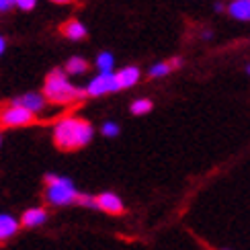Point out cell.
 Instances as JSON below:
<instances>
[{
    "mask_svg": "<svg viewBox=\"0 0 250 250\" xmlns=\"http://www.w3.org/2000/svg\"><path fill=\"white\" fill-rule=\"evenodd\" d=\"M95 129L84 119L78 117H66L56 123L54 127V142L60 150H78L90 144Z\"/></svg>",
    "mask_w": 250,
    "mask_h": 250,
    "instance_id": "1",
    "label": "cell"
},
{
    "mask_svg": "<svg viewBox=\"0 0 250 250\" xmlns=\"http://www.w3.org/2000/svg\"><path fill=\"white\" fill-rule=\"evenodd\" d=\"M86 90L76 88L72 82L66 78V72L64 70H51L47 78H45V86H43V97L49 103H58V105H66V103H72L80 99Z\"/></svg>",
    "mask_w": 250,
    "mask_h": 250,
    "instance_id": "2",
    "label": "cell"
},
{
    "mask_svg": "<svg viewBox=\"0 0 250 250\" xmlns=\"http://www.w3.org/2000/svg\"><path fill=\"white\" fill-rule=\"evenodd\" d=\"M45 183H47V189H45V199L47 203L56 205V207H64V205H72V203H78V189L76 185L72 183L68 176H60V174H45Z\"/></svg>",
    "mask_w": 250,
    "mask_h": 250,
    "instance_id": "3",
    "label": "cell"
},
{
    "mask_svg": "<svg viewBox=\"0 0 250 250\" xmlns=\"http://www.w3.org/2000/svg\"><path fill=\"white\" fill-rule=\"evenodd\" d=\"M117 90H121L117 74H113V72H101L97 78H92L88 82L86 95H90V97H103V95H107V92H117Z\"/></svg>",
    "mask_w": 250,
    "mask_h": 250,
    "instance_id": "4",
    "label": "cell"
},
{
    "mask_svg": "<svg viewBox=\"0 0 250 250\" xmlns=\"http://www.w3.org/2000/svg\"><path fill=\"white\" fill-rule=\"evenodd\" d=\"M31 121H33V113L19 105H10L0 113V123L6 127H21V125H27Z\"/></svg>",
    "mask_w": 250,
    "mask_h": 250,
    "instance_id": "5",
    "label": "cell"
},
{
    "mask_svg": "<svg viewBox=\"0 0 250 250\" xmlns=\"http://www.w3.org/2000/svg\"><path fill=\"white\" fill-rule=\"evenodd\" d=\"M45 97L43 95H37V92H27V95H21L13 101V105H19V107H23L27 111H31L35 115V113L39 111H43L45 109Z\"/></svg>",
    "mask_w": 250,
    "mask_h": 250,
    "instance_id": "6",
    "label": "cell"
},
{
    "mask_svg": "<svg viewBox=\"0 0 250 250\" xmlns=\"http://www.w3.org/2000/svg\"><path fill=\"white\" fill-rule=\"evenodd\" d=\"M97 205H99V209L107 211V213H121L123 211L121 197L115 195V193H109V191L97 195Z\"/></svg>",
    "mask_w": 250,
    "mask_h": 250,
    "instance_id": "7",
    "label": "cell"
},
{
    "mask_svg": "<svg viewBox=\"0 0 250 250\" xmlns=\"http://www.w3.org/2000/svg\"><path fill=\"white\" fill-rule=\"evenodd\" d=\"M47 222V211L43 207H31L23 215H21V226L25 228H37Z\"/></svg>",
    "mask_w": 250,
    "mask_h": 250,
    "instance_id": "8",
    "label": "cell"
},
{
    "mask_svg": "<svg viewBox=\"0 0 250 250\" xmlns=\"http://www.w3.org/2000/svg\"><path fill=\"white\" fill-rule=\"evenodd\" d=\"M21 228V222H17L15 215L10 213H0V242L13 238Z\"/></svg>",
    "mask_w": 250,
    "mask_h": 250,
    "instance_id": "9",
    "label": "cell"
},
{
    "mask_svg": "<svg viewBox=\"0 0 250 250\" xmlns=\"http://www.w3.org/2000/svg\"><path fill=\"white\" fill-rule=\"evenodd\" d=\"M117 80H119V86L121 88H129V86H133L135 82L140 80V70L135 68V66L123 68V70L117 72Z\"/></svg>",
    "mask_w": 250,
    "mask_h": 250,
    "instance_id": "10",
    "label": "cell"
},
{
    "mask_svg": "<svg viewBox=\"0 0 250 250\" xmlns=\"http://www.w3.org/2000/svg\"><path fill=\"white\" fill-rule=\"evenodd\" d=\"M62 33L72 41H78L86 35V27L82 23H78V21H68L66 25H62Z\"/></svg>",
    "mask_w": 250,
    "mask_h": 250,
    "instance_id": "11",
    "label": "cell"
},
{
    "mask_svg": "<svg viewBox=\"0 0 250 250\" xmlns=\"http://www.w3.org/2000/svg\"><path fill=\"white\" fill-rule=\"evenodd\" d=\"M228 10L238 21H250V0H234Z\"/></svg>",
    "mask_w": 250,
    "mask_h": 250,
    "instance_id": "12",
    "label": "cell"
},
{
    "mask_svg": "<svg viewBox=\"0 0 250 250\" xmlns=\"http://www.w3.org/2000/svg\"><path fill=\"white\" fill-rule=\"evenodd\" d=\"M86 70V60L84 58H70L66 62V72L68 74H82V72Z\"/></svg>",
    "mask_w": 250,
    "mask_h": 250,
    "instance_id": "13",
    "label": "cell"
},
{
    "mask_svg": "<svg viewBox=\"0 0 250 250\" xmlns=\"http://www.w3.org/2000/svg\"><path fill=\"white\" fill-rule=\"evenodd\" d=\"M148 111H152V101L138 99V101L131 103V113L133 115H144V113H148Z\"/></svg>",
    "mask_w": 250,
    "mask_h": 250,
    "instance_id": "14",
    "label": "cell"
},
{
    "mask_svg": "<svg viewBox=\"0 0 250 250\" xmlns=\"http://www.w3.org/2000/svg\"><path fill=\"white\" fill-rule=\"evenodd\" d=\"M113 64H115V60H113V56L109 54V51H103V54H99V58H97V66L101 68V72H111Z\"/></svg>",
    "mask_w": 250,
    "mask_h": 250,
    "instance_id": "15",
    "label": "cell"
},
{
    "mask_svg": "<svg viewBox=\"0 0 250 250\" xmlns=\"http://www.w3.org/2000/svg\"><path fill=\"white\" fill-rule=\"evenodd\" d=\"M172 68H170V64L168 62H164V64H156V66H152L150 68V76L152 78H158V76H166L170 72Z\"/></svg>",
    "mask_w": 250,
    "mask_h": 250,
    "instance_id": "16",
    "label": "cell"
},
{
    "mask_svg": "<svg viewBox=\"0 0 250 250\" xmlns=\"http://www.w3.org/2000/svg\"><path fill=\"white\" fill-rule=\"evenodd\" d=\"M101 133L105 135V138H115V135L119 133V125H117V123H113V121H107V123H103V127H101Z\"/></svg>",
    "mask_w": 250,
    "mask_h": 250,
    "instance_id": "17",
    "label": "cell"
},
{
    "mask_svg": "<svg viewBox=\"0 0 250 250\" xmlns=\"http://www.w3.org/2000/svg\"><path fill=\"white\" fill-rule=\"evenodd\" d=\"M78 203L84 205V207H92V209H99L97 197H95V195H80V197H78Z\"/></svg>",
    "mask_w": 250,
    "mask_h": 250,
    "instance_id": "18",
    "label": "cell"
},
{
    "mask_svg": "<svg viewBox=\"0 0 250 250\" xmlns=\"http://www.w3.org/2000/svg\"><path fill=\"white\" fill-rule=\"evenodd\" d=\"M35 4H37V0H17V6L23 10H31Z\"/></svg>",
    "mask_w": 250,
    "mask_h": 250,
    "instance_id": "19",
    "label": "cell"
},
{
    "mask_svg": "<svg viewBox=\"0 0 250 250\" xmlns=\"http://www.w3.org/2000/svg\"><path fill=\"white\" fill-rule=\"evenodd\" d=\"M17 4V0H0V13H6Z\"/></svg>",
    "mask_w": 250,
    "mask_h": 250,
    "instance_id": "20",
    "label": "cell"
},
{
    "mask_svg": "<svg viewBox=\"0 0 250 250\" xmlns=\"http://www.w3.org/2000/svg\"><path fill=\"white\" fill-rule=\"evenodd\" d=\"M168 64H170V68H179L181 66V58H172Z\"/></svg>",
    "mask_w": 250,
    "mask_h": 250,
    "instance_id": "21",
    "label": "cell"
},
{
    "mask_svg": "<svg viewBox=\"0 0 250 250\" xmlns=\"http://www.w3.org/2000/svg\"><path fill=\"white\" fill-rule=\"evenodd\" d=\"M4 47H6V41H4V37H0V56L4 54Z\"/></svg>",
    "mask_w": 250,
    "mask_h": 250,
    "instance_id": "22",
    "label": "cell"
},
{
    "mask_svg": "<svg viewBox=\"0 0 250 250\" xmlns=\"http://www.w3.org/2000/svg\"><path fill=\"white\" fill-rule=\"evenodd\" d=\"M51 2H58V4H70V2H74V0H51Z\"/></svg>",
    "mask_w": 250,
    "mask_h": 250,
    "instance_id": "23",
    "label": "cell"
},
{
    "mask_svg": "<svg viewBox=\"0 0 250 250\" xmlns=\"http://www.w3.org/2000/svg\"><path fill=\"white\" fill-rule=\"evenodd\" d=\"M248 74H250V66H248Z\"/></svg>",
    "mask_w": 250,
    "mask_h": 250,
    "instance_id": "24",
    "label": "cell"
},
{
    "mask_svg": "<svg viewBox=\"0 0 250 250\" xmlns=\"http://www.w3.org/2000/svg\"><path fill=\"white\" fill-rule=\"evenodd\" d=\"M0 144H2V138H0Z\"/></svg>",
    "mask_w": 250,
    "mask_h": 250,
    "instance_id": "25",
    "label": "cell"
}]
</instances>
